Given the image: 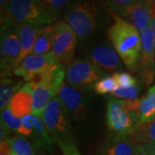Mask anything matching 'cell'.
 Here are the masks:
<instances>
[{"label":"cell","mask_w":155,"mask_h":155,"mask_svg":"<svg viewBox=\"0 0 155 155\" xmlns=\"http://www.w3.org/2000/svg\"><path fill=\"white\" fill-rule=\"evenodd\" d=\"M114 22L108 29V37L129 72L140 70L141 55V36L137 28L127 20L112 14Z\"/></svg>","instance_id":"6da1fadb"},{"label":"cell","mask_w":155,"mask_h":155,"mask_svg":"<svg viewBox=\"0 0 155 155\" xmlns=\"http://www.w3.org/2000/svg\"><path fill=\"white\" fill-rule=\"evenodd\" d=\"M0 3L1 12L19 25L43 28L55 21L41 0H1Z\"/></svg>","instance_id":"7a4b0ae2"},{"label":"cell","mask_w":155,"mask_h":155,"mask_svg":"<svg viewBox=\"0 0 155 155\" xmlns=\"http://www.w3.org/2000/svg\"><path fill=\"white\" fill-rule=\"evenodd\" d=\"M70 116L69 111L58 95L46 106L41 119L56 144L76 141L71 132Z\"/></svg>","instance_id":"3957f363"},{"label":"cell","mask_w":155,"mask_h":155,"mask_svg":"<svg viewBox=\"0 0 155 155\" xmlns=\"http://www.w3.org/2000/svg\"><path fill=\"white\" fill-rule=\"evenodd\" d=\"M65 22L73 29L78 39L89 38L97 26V11L93 2H71L64 14Z\"/></svg>","instance_id":"277c9868"},{"label":"cell","mask_w":155,"mask_h":155,"mask_svg":"<svg viewBox=\"0 0 155 155\" xmlns=\"http://www.w3.org/2000/svg\"><path fill=\"white\" fill-rule=\"evenodd\" d=\"M0 35L1 78H5L13 73V67L20 53V35L17 23L3 12Z\"/></svg>","instance_id":"5b68a950"},{"label":"cell","mask_w":155,"mask_h":155,"mask_svg":"<svg viewBox=\"0 0 155 155\" xmlns=\"http://www.w3.org/2000/svg\"><path fill=\"white\" fill-rule=\"evenodd\" d=\"M107 75L105 71L95 66L88 59H76L66 67V80L80 92H88Z\"/></svg>","instance_id":"8992f818"},{"label":"cell","mask_w":155,"mask_h":155,"mask_svg":"<svg viewBox=\"0 0 155 155\" xmlns=\"http://www.w3.org/2000/svg\"><path fill=\"white\" fill-rule=\"evenodd\" d=\"M77 41V35L65 21L54 25L52 53L61 64L67 66L73 61Z\"/></svg>","instance_id":"52a82bcc"},{"label":"cell","mask_w":155,"mask_h":155,"mask_svg":"<svg viewBox=\"0 0 155 155\" xmlns=\"http://www.w3.org/2000/svg\"><path fill=\"white\" fill-rule=\"evenodd\" d=\"M66 78V67L59 63L54 67L50 78L42 85L34 90L32 115L41 117L46 106L51 100L54 98Z\"/></svg>","instance_id":"ba28073f"},{"label":"cell","mask_w":155,"mask_h":155,"mask_svg":"<svg viewBox=\"0 0 155 155\" xmlns=\"http://www.w3.org/2000/svg\"><path fill=\"white\" fill-rule=\"evenodd\" d=\"M106 124L113 134L133 135L136 128L132 117L124 107L123 100L109 97L107 101Z\"/></svg>","instance_id":"9c48e42d"},{"label":"cell","mask_w":155,"mask_h":155,"mask_svg":"<svg viewBox=\"0 0 155 155\" xmlns=\"http://www.w3.org/2000/svg\"><path fill=\"white\" fill-rule=\"evenodd\" d=\"M141 55L139 70V81L143 86H148L155 78V37L150 26L142 33Z\"/></svg>","instance_id":"30bf717a"},{"label":"cell","mask_w":155,"mask_h":155,"mask_svg":"<svg viewBox=\"0 0 155 155\" xmlns=\"http://www.w3.org/2000/svg\"><path fill=\"white\" fill-rule=\"evenodd\" d=\"M89 61L104 71L116 72H123L120 57L110 42H102L89 52Z\"/></svg>","instance_id":"8fae6325"},{"label":"cell","mask_w":155,"mask_h":155,"mask_svg":"<svg viewBox=\"0 0 155 155\" xmlns=\"http://www.w3.org/2000/svg\"><path fill=\"white\" fill-rule=\"evenodd\" d=\"M58 96L75 121L82 122L86 120L88 106L86 99L80 91L69 84H63L59 91Z\"/></svg>","instance_id":"7c38bea8"},{"label":"cell","mask_w":155,"mask_h":155,"mask_svg":"<svg viewBox=\"0 0 155 155\" xmlns=\"http://www.w3.org/2000/svg\"><path fill=\"white\" fill-rule=\"evenodd\" d=\"M142 33L151 26V0H135L119 15Z\"/></svg>","instance_id":"4fadbf2b"},{"label":"cell","mask_w":155,"mask_h":155,"mask_svg":"<svg viewBox=\"0 0 155 155\" xmlns=\"http://www.w3.org/2000/svg\"><path fill=\"white\" fill-rule=\"evenodd\" d=\"M58 63L60 62L57 61L52 52L41 55L30 54L22 61L19 67L14 69L13 74L18 77H22L24 80L28 81V77L31 74L48 69Z\"/></svg>","instance_id":"5bb4252c"},{"label":"cell","mask_w":155,"mask_h":155,"mask_svg":"<svg viewBox=\"0 0 155 155\" xmlns=\"http://www.w3.org/2000/svg\"><path fill=\"white\" fill-rule=\"evenodd\" d=\"M135 146L132 136L112 134L103 141L97 155H134Z\"/></svg>","instance_id":"9a60e30c"},{"label":"cell","mask_w":155,"mask_h":155,"mask_svg":"<svg viewBox=\"0 0 155 155\" xmlns=\"http://www.w3.org/2000/svg\"><path fill=\"white\" fill-rule=\"evenodd\" d=\"M17 26H18L19 35H20V53L15 62L13 71L15 68L19 67L21 63L28 56L32 54V50L35 43V41L41 30V28L35 27L31 25L17 24Z\"/></svg>","instance_id":"2e32d148"},{"label":"cell","mask_w":155,"mask_h":155,"mask_svg":"<svg viewBox=\"0 0 155 155\" xmlns=\"http://www.w3.org/2000/svg\"><path fill=\"white\" fill-rule=\"evenodd\" d=\"M33 88L27 82L11 101L9 107L13 115L19 118L30 115L33 104Z\"/></svg>","instance_id":"e0dca14e"},{"label":"cell","mask_w":155,"mask_h":155,"mask_svg":"<svg viewBox=\"0 0 155 155\" xmlns=\"http://www.w3.org/2000/svg\"><path fill=\"white\" fill-rule=\"evenodd\" d=\"M139 125L155 117V84L150 86L147 94L139 98Z\"/></svg>","instance_id":"ac0fdd59"},{"label":"cell","mask_w":155,"mask_h":155,"mask_svg":"<svg viewBox=\"0 0 155 155\" xmlns=\"http://www.w3.org/2000/svg\"><path fill=\"white\" fill-rule=\"evenodd\" d=\"M30 139L33 140L34 146L36 148H42L48 152H52L53 145L55 143L48 132L41 117L39 116H35V127Z\"/></svg>","instance_id":"d6986e66"},{"label":"cell","mask_w":155,"mask_h":155,"mask_svg":"<svg viewBox=\"0 0 155 155\" xmlns=\"http://www.w3.org/2000/svg\"><path fill=\"white\" fill-rule=\"evenodd\" d=\"M23 80L14 81L11 78H1L0 84V109L1 111L7 108L18 90L23 86Z\"/></svg>","instance_id":"ffe728a7"},{"label":"cell","mask_w":155,"mask_h":155,"mask_svg":"<svg viewBox=\"0 0 155 155\" xmlns=\"http://www.w3.org/2000/svg\"><path fill=\"white\" fill-rule=\"evenodd\" d=\"M54 35V26H46L41 28V30L37 36L34 46L32 54L35 55H41L51 53Z\"/></svg>","instance_id":"44dd1931"},{"label":"cell","mask_w":155,"mask_h":155,"mask_svg":"<svg viewBox=\"0 0 155 155\" xmlns=\"http://www.w3.org/2000/svg\"><path fill=\"white\" fill-rule=\"evenodd\" d=\"M136 144L144 145L155 142V117L148 122L138 125L133 135Z\"/></svg>","instance_id":"7402d4cb"},{"label":"cell","mask_w":155,"mask_h":155,"mask_svg":"<svg viewBox=\"0 0 155 155\" xmlns=\"http://www.w3.org/2000/svg\"><path fill=\"white\" fill-rule=\"evenodd\" d=\"M12 150V155H36L34 146L22 134H14L6 139Z\"/></svg>","instance_id":"603a6c76"},{"label":"cell","mask_w":155,"mask_h":155,"mask_svg":"<svg viewBox=\"0 0 155 155\" xmlns=\"http://www.w3.org/2000/svg\"><path fill=\"white\" fill-rule=\"evenodd\" d=\"M139 80V79H138ZM141 83L138 81V83L134 84L131 87L127 88H118L116 89L114 92H112L111 95L117 98H121L122 100H134L138 98V96L142 88Z\"/></svg>","instance_id":"cb8c5ba5"},{"label":"cell","mask_w":155,"mask_h":155,"mask_svg":"<svg viewBox=\"0 0 155 155\" xmlns=\"http://www.w3.org/2000/svg\"><path fill=\"white\" fill-rule=\"evenodd\" d=\"M1 122H3L11 132L16 131L18 133L22 127V118L14 116L9 106L1 111Z\"/></svg>","instance_id":"d4e9b609"},{"label":"cell","mask_w":155,"mask_h":155,"mask_svg":"<svg viewBox=\"0 0 155 155\" xmlns=\"http://www.w3.org/2000/svg\"><path fill=\"white\" fill-rule=\"evenodd\" d=\"M118 88L115 78L111 76H106L102 78L98 82H97L94 85V91L98 95H106L112 93Z\"/></svg>","instance_id":"484cf974"},{"label":"cell","mask_w":155,"mask_h":155,"mask_svg":"<svg viewBox=\"0 0 155 155\" xmlns=\"http://www.w3.org/2000/svg\"><path fill=\"white\" fill-rule=\"evenodd\" d=\"M45 8L48 10L50 15L54 17V20H57L61 15V11H66L67 6L70 5L72 1L67 0H41Z\"/></svg>","instance_id":"4316f807"},{"label":"cell","mask_w":155,"mask_h":155,"mask_svg":"<svg viewBox=\"0 0 155 155\" xmlns=\"http://www.w3.org/2000/svg\"><path fill=\"white\" fill-rule=\"evenodd\" d=\"M112 76L115 78L117 85L120 88L131 87L134 84H136L139 81L138 78H134L132 74H130L128 72H116V73H113Z\"/></svg>","instance_id":"83f0119b"},{"label":"cell","mask_w":155,"mask_h":155,"mask_svg":"<svg viewBox=\"0 0 155 155\" xmlns=\"http://www.w3.org/2000/svg\"><path fill=\"white\" fill-rule=\"evenodd\" d=\"M134 1L135 0H107L102 3L108 8L109 11L116 12L117 13L116 15L119 16L128 6L133 5Z\"/></svg>","instance_id":"f1b7e54d"},{"label":"cell","mask_w":155,"mask_h":155,"mask_svg":"<svg viewBox=\"0 0 155 155\" xmlns=\"http://www.w3.org/2000/svg\"><path fill=\"white\" fill-rule=\"evenodd\" d=\"M35 116L34 115H28L22 118V127L18 131L19 134H22L23 136L30 137L33 133L34 127H35Z\"/></svg>","instance_id":"f546056e"},{"label":"cell","mask_w":155,"mask_h":155,"mask_svg":"<svg viewBox=\"0 0 155 155\" xmlns=\"http://www.w3.org/2000/svg\"><path fill=\"white\" fill-rule=\"evenodd\" d=\"M57 145L60 147L62 155H82L78 148L77 141L74 142H59Z\"/></svg>","instance_id":"4dcf8cb0"},{"label":"cell","mask_w":155,"mask_h":155,"mask_svg":"<svg viewBox=\"0 0 155 155\" xmlns=\"http://www.w3.org/2000/svg\"><path fill=\"white\" fill-rule=\"evenodd\" d=\"M0 155H12V150L7 140L0 142Z\"/></svg>","instance_id":"1f68e13d"},{"label":"cell","mask_w":155,"mask_h":155,"mask_svg":"<svg viewBox=\"0 0 155 155\" xmlns=\"http://www.w3.org/2000/svg\"><path fill=\"white\" fill-rule=\"evenodd\" d=\"M151 27L155 37V0H151Z\"/></svg>","instance_id":"d6a6232c"},{"label":"cell","mask_w":155,"mask_h":155,"mask_svg":"<svg viewBox=\"0 0 155 155\" xmlns=\"http://www.w3.org/2000/svg\"><path fill=\"white\" fill-rule=\"evenodd\" d=\"M148 155H155V142L142 145Z\"/></svg>","instance_id":"836d02e7"},{"label":"cell","mask_w":155,"mask_h":155,"mask_svg":"<svg viewBox=\"0 0 155 155\" xmlns=\"http://www.w3.org/2000/svg\"><path fill=\"white\" fill-rule=\"evenodd\" d=\"M134 155H148L147 151L145 150L142 145L136 144L135 146V149H134Z\"/></svg>","instance_id":"e575fe53"},{"label":"cell","mask_w":155,"mask_h":155,"mask_svg":"<svg viewBox=\"0 0 155 155\" xmlns=\"http://www.w3.org/2000/svg\"><path fill=\"white\" fill-rule=\"evenodd\" d=\"M39 155H45V154H44V153H42V152H41V153H39Z\"/></svg>","instance_id":"d590c367"}]
</instances>
